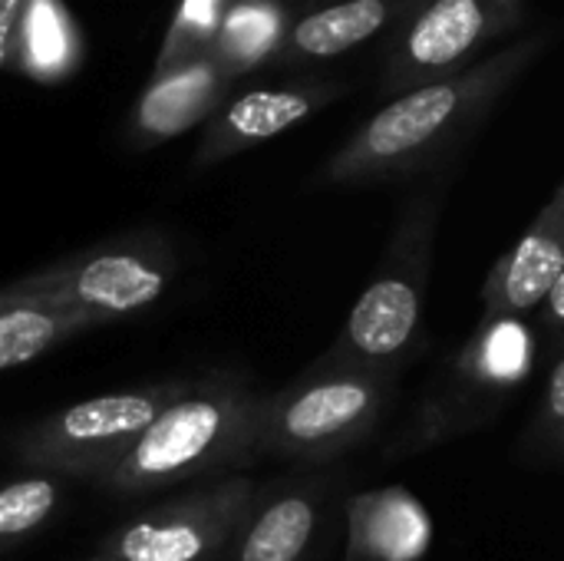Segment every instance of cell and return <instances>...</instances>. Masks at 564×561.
Listing matches in <instances>:
<instances>
[{"instance_id":"cell-7","label":"cell","mask_w":564,"mask_h":561,"mask_svg":"<svg viewBox=\"0 0 564 561\" xmlns=\"http://www.w3.org/2000/svg\"><path fill=\"white\" fill-rule=\"evenodd\" d=\"M185 387L188 380H159L76 400L20 430L13 453L30 473L96 483Z\"/></svg>"},{"instance_id":"cell-15","label":"cell","mask_w":564,"mask_h":561,"mask_svg":"<svg viewBox=\"0 0 564 561\" xmlns=\"http://www.w3.org/2000/svg\"><path fill=\"white\" fill-rule=\"evenodd\" d=\"M433 516L403 486L367 489L347 499V561H426Z\"/></svg>"},{"instance_id":"cell-8","label":"cell","mask_w":564,"mask_h":561,"mask_svg":"<svg viewBox=\"0 0 564 561\" xmlns=\"http://www.w3.org/2000/svg\"><path fill=\"white\" fill-rule=\"evenodd\" d=\"M522 20L525 0H420L390 33L380 96L393 99L479 63V53Z\"/></svg>"},{"instance_id":"cell-21","label":"cell","mask_w":564,"mask_h":561,"mask_svg":"<svg viewBox=\"0 0 564 561\" xmlns=\"http://www.w3.org/2000/svg\"><path fill=\"white\" fill-rule=\"evenodd\" d=\"M228 0H178L169 20L165 40L155 56V69H172L208 56L215 33L221 26Z\"/></svg>"},{"instance_id":"cell-3","label":"cell","mask_w":564,"mask_h":561,"mask_svg":"<svg viewBox=\"0 0 564 561\" xmlns=\"http://www.w3.org/2000/svg\"><path fill=\"white\" fill-rule=\"evenodd\" d=\"M535 370H542L535 324L529 317L482 314L473 334L430 374L387 456H420L489 430Z\"/></svg>"},{"instance_id":"cell-23","label":"cell","mask_w":564,"mask_h":561,"mask_svg":"<svg viewBox=\"0 0 564 561\" xmlns=\"http://www.w3.org/2000/svg\"><path fill=\"white\" fill-rule=\"evenodd\" d=\"M288 3H297V0H288Z\"/></svg>"},{"instance_id":"cell-19","label":"cell","mask_w":564,"mask_h":561,"mask_svg":"<svg viewBox=\"0 0 564 561\" xmlns=\"http://www.w3.org/2000/svg\"><path fill=\"white\" fill-rule=\"evenodd\" d=\"M63 506V483L50 473H26L0 486V555L33 539Z\"/></svg>"},{"instance_id":"cell-1","label":"cell","mask_w":564,"mask_h":561,"mask_svg":"<svg viewBox=\"0 0 564 561\" xmlns=\"http://www.w3.org/2000/svg\"><path fill=\"white\" fill-rule=\"evenodd\" d=\"M542 50L545 36H525L453 76L387 99L321 162L314 185L373 188L436 172L486 122Z\"/></svg>"},{"instance_id":"cell-17","label":"cell","mask_w":564,"mask_h":561,"mask_svg":"<svg viewBox=\"0 0 564 561\" xmlns=\"http://www.w3.org/2000/svg\"><path fill=\"white\" fill-rule=\"evenodd\" d=\"M294 20L297 13L288 0H228L208 60H215L231 83L261 73L274 66Z\"/></svg>"},{"instance_id":"cell-6","label":"cell","mask_w":564,"mask_h":561,"mask_svg":"<svg viewBox=\"0 0 564 561\" xmlns=\"http://www.w3.org/2000/svg\"><path fill=\"white\" fill-rule=\"evenodd\" d=\"M175 278V241L162 228H132L50 261L3 288L102 327L155 308L172 291Z\"/></svg>"},{"instance_id":"cell-9","label":"cell","mask_w":564,"mask_h":561,"mask_svg":"<svg viewBox=\"0 0 564 561\" xmlns=\"http://www.w3.org/2000/svg\"><path fill=\"white\" fill-rule=\"evenodd\" d=\"M251 496L248 476H221L116 526L86 561H221Z\"/></svg>"},{"instance_id":"cell-18","label":"cell","mask_w":564,"mask_h":561,"mask_svg":"<svg viewBox=\"0 0 564 561\" xmlns=\"http://www.w3.org/2000/svg\"><path fill=\"white\" fill-rule=\"evenodd\" d=\"M96 324L53 304L0 288V374L26 367Z\"/></svg>"},{"instance_id":"cell-20","label":"cell","mask_w":564,"mask_h":561,"mask_svg":"<svg viewBox=\"0 0 564 561\" xmlns=\"http://www.w3.org/2000/svg\"><path fill=\"white\" fill-rule=\"evenodd\" d=\"M539 403L519 436V456L532 470H558L564 456V350L542 357Z\"/></svg>"},{"instance_id":"cell-2","label":"cell","mask_w":564,"mask_h":561,"mask_svg":"<svg viewBox=\"0 0 564 561\" xmlns=\"http://www.w3.org/2000/svg\"><path fill=\"white\" fill-rule=\"evenodd\" d=\"M258 397L248 377L231 370L188 380L96 486L109 496H145L192 479L231 476L254 463L251 423Z\"/></svg>"},{"instance_id":"cell-4","label":"cell","mask_w":564,"mask_h":561,"mask_svg":"<svg viewBox=\"0 0 564 561\" xmlns=\"http://www.w3.org/2000/svg\"><path fill=\"white\" fill-rule=\"evenodd\" d=\"M443 202L446 182H436L400 205L390 241L324 357L403 377L426 354V301Z\"/></svg>"},{"instance_id":"cell-10","label":"cell","mask_w":564,"mask_h":561,"mask_svg":"<svg viewBox=\"0 0 564 561\" xmlns=\"http://www.w3.org/2000/svg\"><path fill=\"white\" fill-rule=\"evenodd\" d=\"M337 506L334 476H284L254 486L221 561H321Z\"/></svg>"},{"instance_id":"cell-16","label":"cell","mask_w":564,"mask_h":561,"mask_svg":"<svg viewBox=\"0 0 564 561\" xmlns=\"http://www.w3.org/2000/svg\"><path fill=\"white\" fill-rule=\"evenodd\" d=\"M86 56V43L66 0H23L10 50V66L43 86L69 79Z\"/></svg>"},{"instance_id":"cell-13","label":"cell","mask_w":564,"mask_h":561,"mask_svg":"<svg viewBox=\"0 0 564 561\" xmlns=\"http://www.w3.org/2000/svg\"><path fill=\"white\" fill-rule=\"evenodd\" d=\"M231 86L235 83L208 56L172 69H152L129 109L126 142L132 149H155L195 126H205L231 96Z\"/></svg>"},{"instance_id":"cell-5","label":"cell","mask_w":564,"mask_h":561,"mask_svg":"<svg viewBox=\"0 0 564 561\" xmlns=\"http://www.w3.org/2000/svg\"><path fill=\"white\" fill-rule=\"evenodd\" d=\"M397 393L400 377L321 354L291 384L258 397L251 453L294 466L334 463L383 427Z\"/></svg>"},{"instance_id":"cell-22","label":"cell","mask_w":564,"mask_h":561,"mask_svg":"<svg viewBox=\"0 0 564 561\" xmlns=\"http://www.w3.org/2000/svg\"><path fill=\"white\" fill-rule=\"evenodd\" d=\"M20 3L23 0H0V73L10 63V50H13V33H17V17H20Z\"/></svg>"},{"instance_id":"cell-11","label":"cell","mask_w":564,"mask_h":561,"mask_svg":"<svg viewBox=\"0 0 564 561\" xmlns=\"http://www.w3.org/2000/svg\"><path fill=\"white\" fill-rule=\"evenodd\" d=\"M344 93L347 86L340 79H294L284 86H258L228 96L205 122L192 165L212 169L248 149H258L337 103Z\"/></svg>"},{"instance_id":"cell-14","label":"cell","mask_w":564,"mask_h":561,"mask_svg":"<svg viewBox=\"0 0 564 561\" xmlns=\"http://www.w3.org/2000/svg\"><path fill=\"white\" fill-rule=\"evenodd\" d=\"M416 3L420 0H327L291 23L274 66L307 69L337 60L393 30Z\"/></svg>"},{"instance_id":"cell-12","label":"cell","mask_w":564,"mask_h":561,"mask_svg":"<svg viewBox=\"0 0 564 561\" xmlns=\"http://www.w3.org/2000/svg\"><path fill=\"white\" fill-rule=\"evenodd\" d=\"M564 278V185L535 212L525 231L509 245L482 281V314L529 317L552 284Z\"/></svg>"}]
</instances>
